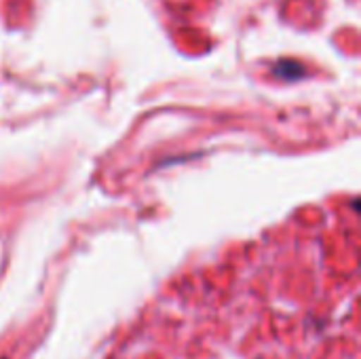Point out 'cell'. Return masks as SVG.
<instances>
[{
	"instance_id": "cell-1",
	"label": "cell",
	"mask_w": 361,
	"mask_h": 359,
	"mask_svg": "<svg viewBox=\"0 0 361 359\" xmlns=\"http://www.w3.org/2000/svg\"><path fill=\"white\" fill-rule=\"evenodd\" d=\"M106 359H360L355 199L180 277Z\"/></svg>"
}]
</instances>
